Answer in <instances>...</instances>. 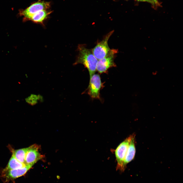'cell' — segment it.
I'll return each mask as SVG.
<instances>
[{
  "instance_id": "6",
  "label": "cell",
  "mask_w": 183,
  "mask_h": 183,
  "mask_svg": "<svg viewBox=\"0 0 183 183\" xmlns=\"http://www.w3.org/2000/svg\"><path fill=\"white\" fill-rule=\"evenodd\" d=\"M50 6V2L39 0L23 11L21 14L26 19L30 20L36 13L40 11L47 10Z\"/></svg>"
},
{
  "instance_id": "5",
  "label": "cell",
  "mask_w": 183,
  "mask_h": 183,
  "mask_svg": "<svg viewBox=\"0 0 183 183\" xmlns=\"http://www.w3.org/2000/svg\"><path fill=\"white\" fill-rule=\"evenodd\" d=\"M90 78L88 93L92 98L100 99V91L102 86L100 76L98 74H94Z\"/></svg>"
},
{
  "instance_id": "10",
  "label": "cell",
  "mask_w": 183,
  "mask_h": 183,
  "mask_svg": "<svg viewBox=\"0 0 183 183\" xmlns=\"http://www.w3.org/2000/svg\"><path fill=\"white\" fill-rule=\"evenodd\" d=\"M51 12V11L49 12L47 10L40 11L35 14L30 20L35 23L43 25V21Z\"/></svg>"
},
{
  "instance_id": "2",
  "label": "cell",
  "mask_w": 183,
  "mask_h": 183,
  "mask_svg": "<svg viewBox=\"0 0 183 183\" xmlns=\"http://www.w3.org/2000/svg\"><path fill=\"white\" fill-rule=\"evenodd\" d=\"M133 135H130L120 143L115 151L117 161L116 169L121 172L124 171L126 167L124 165V161Z\"/></svg>"
},
{
  "instance_id": "12",
  "label": "cell",
  "mask_w": 183,
  "mask_h": 183,
  "mask_svg": "<svg viewBox=\"0 0 183 183\" xmlns=\"http://www.w3.org/2000/svg\"><path fill=\"white\" fill-rule=\"evenodd\" d=\"M29 147L16 150L12 149V152L15 158L20 162L25 164V159Z\"/></svg>"
},
{
  "instance_id": "8",
  "label": "cell",
  "mask_w": 183,
  "mask_h": 183,
  "mask_svg": "<svg viewBox=\"0 0 183 183\" xmlns=\"http://www.w3.org/2000/svg\"><path fill=\"white\" fill-rule=\"evenodd\" d=\"M32 166L26 165L21 168L2 171V177L6 181L15 179L25 174Z\"/></svg>"
},
{
  "instance_id": "9",
  "label": "cell",
  "mask_w": 183,
  "mask_h": 183,
  "mask_svg": "<svg viewBox=\"0 0 183 183\" xmlns=\"http://www.w3.org/2000/svg\"><path fill=\"white\" fill-rule=\"evenodd\" d=\"M135 135L133 134L130 141L124 161V165L126 167L127 164L134 158L136 149L135 143Z\"/></svg>"
},
{
  "instance_id": "1",
  "label": "cell",
  "mask_w": 183,
  "mask_h": 183,
  "mask_svg": "<svg viewBox=\"0 0 183 183\" xmlns=\"http://www.w3.org/2000/svg\"><path fill=\"white\" fill-rule=\"evenodd\" d=\"M78 49L79 53L74 64L83 65L88 70L90 78L97 70L98 60L94 55L92 50L87 48L85 45L79 44Z\"/></svg>"
},
{
  "instance_id": "11",
  "label": "cell",
  "mask_w": 183,
  "mask_h": 183,
  "mask_svg": "<svg viewBox=\"0 0 183 183\" xmlns=\"http://www.w3.org/2000/svg\"><path fill=\"white\" fill-rule=\"evenodd\" d=\"M25 165H26L19 161L12 154L7 165L2 171L21 168Z\"/></svg>"
},
{
  "instance_id": "7",
  "label": "cell",
  "mask_w": 183,
  "mask_h": 183,
  "mask_svg": "<svg viewBox=\"0 0 183 183\" xmlns=\"http://www.w3.org/2000/svg\"><path fill=\"white\" fill-rule=\"evenodd\" d=\"M39 146L37 144H34L29 147L26 153L25 164L33 166L35 163L43 157V155L39 152Z\"/></svg>"
},
{
  "instance_id": "4",
  "label": "cell",
  "mask_w": 183,
  "mask_h": 183,
  "mask_svg": "<svg viewBox=\"0 0 183 183\" xmlns=\"http://www.w3.org/2000/svg\"><path fill=\"white\" fill-rule=\"evenodd\" d=\"M114 31L113 30L107 34L103 39L98 43L96 46L92 49L94 55L98 60L106 56L110 50L111 49L108 46V41Z\"/></svg>"
},
{
  "instance_id": "14",
  "label": "cell",
  "mask_w": 183,
  "mask_h": 183,
  "mask_svg": "<svg viewBox=\"0 0 183 183\" xmlns=\"http://www.w3.org/2000/svg\"><path fill=\"white\" fill-rule=\"evenodd\" d=\"M138 1L141 2H147L148 3H149V1L148 0H136Z\"/></svg>"
},
{
  "instance_id": "13",
  "label": "cell",
  "mask_w": 183,
  "mask_h": 183,
  "mask_svg": "<svg viewBox=\"0 0 183 183\" xmlns=\"http://www.w3.org/2000/svg\"><path fill=\"white\" fill-rule=\"evenodd\" d=\"M149 2V3L153 5L154 6H159L160 5L159 3L158 0H148Z\"/></svg>"
},
{
  "instance_id": "3",
  "label": "cell",
  "mask_w": 183,
  "mask_h": 183,
  "mask_svg": "<svg viewBox=\"0 0 183 183\" xmlns=\"http://www.w3.org/2000/svg\"><path fill=\"white\" fill-rule=\"evenodd\" d=\"M118 53L117 49H111L107 55L104 58L98 60L96 70L100 73H105L110 68L115 67L114 62L115 55Z\"/></svg>"
}]
</instances>
